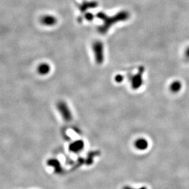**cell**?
<instances>
[{
	"mask_svg": "<svg viewBox=\"0 0 189 189\" xmlns=\"http://www.w3.org/2000/svg\"><path fill=\"white\" fill-rule=\"evenodd\" d=\"M97 17L103 22V24L98 27V31L101 34H105L115 23L128 19L129 14L126 11H121L113 16H108L104 13L99 12L97 14Z\"/></svg>",
	"mask_w": 189,
	"mask_h": 189,
	"instance_id": "1",
	"label": "cell"
},
{
	"mask_svg": "<svg viewBox=\"0 0 189 189\" xmlns=\"http://www.w3.org/2000/svg\"><path fill=\"white\" fill-rule=\"evenodd\" d=\"M94 58L97 64H102L104 61V47L101 41H96L92 46Z\"/></svg>",
	"mask_w": 189,
	"mask_h": 189,
	"instance_id": "2",
	"label": "cell"
},
{
	"mask_svg": "<svg viewBox=\"0 0 189 189\" xmlns=\"http://www.w3.org/2000/svg\"><path fill=\"white\" fill-rule=\"evenodd\" d=\"M57 109L65 121H71L72 119V113L66 103L63 101L58 102L57 104Z\"/></svg>",
	"mask_w": 189,
	"mask_h": 189,
	"instance_id": "3",
	"label": "cell"
},
{
	"mask_svg": "<svg viewBox=\"0 0 189 189\" xmlns=\"http://www.w3.org/2000/svg\"><path fill=\"white\" fill-rule=\"evenodd\" d=\"M144 71L143 68H140L139 70V71L135 76H134L131 79V84L134 89L136 90L139 87L143 84V79H142V75L143 72Z\"/></svg>",
	"mask_w": 189,
	"mask_h": 189,
	"instance_id": "4",
	"label": "cell"
},
{
	"mask_svg": "<svg viewBox=\"0 0 189 189\" xmlns=\"http://www.w3.org/2000/svg\"><path fill=\"white\" fill-rule=\"evenodd\" d=\"M83 147H84L83 141L79 140V141H76L70 144L69 149V151L72 152L77 153L83 150Z\"/></svg>",
	"mask_w": 189,
	"mask_h": 189,
	"instance_id": "5",
	"label": "cell"
},
{
	"mask_svg": "<svg viewBox=\"0 0 189 189\" xmlns=\"http://www.w3.org/2000/svg\"><path fill=\"white\" fill-rule=\"evenodd\" d=\"M134 146L136 149L139 151H144L147 149L149 144L146 139L139 138L135 141Z\"/></svg>",
	"mask_w": 189,
	"mask_h": 189,
	"instance_id": "6",
	"label": "cell"
},
{
	"mask_svg": "<svg viewBox=\"0 0 189 189\" xmlns=\"http://www.w3.org/2000/svg\"><path fill=\"white\" fill-rule=\"evenodd\" d=\"M40 22L45 26H53L57 22L56 19L52 15H45L40 19Z\"/></svg>",
	"mask_w": 189,
	"mask_h": 189,
	"instance_id": "7",
	"label": "cell"
},
{
	"mask_svg": "<svg viewBox=\"0 0 189 189\" xmlns=\"http://www.w3.org/2000/svg\"><path fill=\"white\" fill-rule=\"evenodd\" d=\"M47 164L49 166L53 167L55 172H57V173H61L63 171L60 161L55 159L48 160L47 161Z\"/></svg>",
	"mask_w": 189,
	"mask_h": 189,
	"instance_id": "8",
	"label": "cell"
},
{
	"mask_svg": "<svg viewBox=\"0 0 189 189\" xmlns=\"http://www.w3.org/2000/svg\"><path fill=\"white\" fill-rule=\"evenodd\" d=\"M37 70L39 75H47L50 71V67L47 63H41L38 66Z\"/></svg>",
	"mask_w": 189,
	"mask_h": 189,
	"instance_id": "9",
	"label": "cell"
},
{
	"mask_svg": "<svg viewBox=\"0 0 189 189\" xmlns=\"http://www.w3.org/2000/svg\"><path fill=\"white\" fill-rule=\"evenodd\" d=\"M96 6H97V3L96 2H86L80 5L79 7L81 12H84L85 11V10L89 9V8H93Z\"/></svg>",
	"mask_w": 189,
	"mask_h": 189,
	"instance_id": "10",
	"label": "cell"
},
{
	"mask_svg": "<svg viewBox=\"0 0 189 189\" xmlns=\"http://www.w3.org/2000/svg\"><path fill=\"white\" fill-rule=\"evenodd\" d=\"M182 87V85L179 81H175L170 85V90L172 92H178Z\"/></svg>",
	"mask_w": 189,
	"mask_h": 189,
	"instance_id": "11",
	"label": "cell"
},
{
	"mask_svg": "<svg viewBox=\"0 0 189 189\" xmlns=\"http://www.w3.org/2000/svg\"><path fill=\"white\" fill-rule=\"evenodd\" d=\"M124 80V77L123 76L121 75H118L114 77V80L117 83H121Z\"/></svg>",
	"mask_w": 189,
	"mask_h": 189,
	"instance_id": "12",
	"label": "cell"
},
{
	"mask_svg": "<svg viewBox=\"0 0 189 189\" xmlns=\"http://www.w3.org/2000/svg\"><path fill=\"white\" fill-rule=\"evenodd\" d=\"M85 18L88 21H91L93 18H94V16L91 13H87L86 15H85Z\"/></svg>",
	"mask_w": 189,
	"mask_h": 189,
	"instance_id": "13",
	"label": "cell"
},
{
	"mask_svg": "<svg viewBox=\"0 0 189 189\" xmlns=\"http://www.w3.org/2000/svg\"><path fill=\"white\" fill-rule=\"evenodd\" d=\"M122 189H137V188H132L130 186H124V187L122 188ZM138 189H147V188L146 187H140Z\"/></svg>",
	"mask_w": 189,
	"mask_h": 189,
	"instance_id": "14",
	"label": "cell"
},
{
	"mask_svg": "<svg viewBox=\"0 0 189 189\" xmlns=\"http://www.w3.org/2000/svg\"><path fill=\"white\" fill-rule=\"evenodd\" d=\"M185 54H186V56L188 57V58L189 59V47L186 50V52H185Z\"/></svg>",
	"mask_w": 189,
	"mask_h": 189,
	"instance_id": "15",
	"label": "cell"
}]
</instances>
